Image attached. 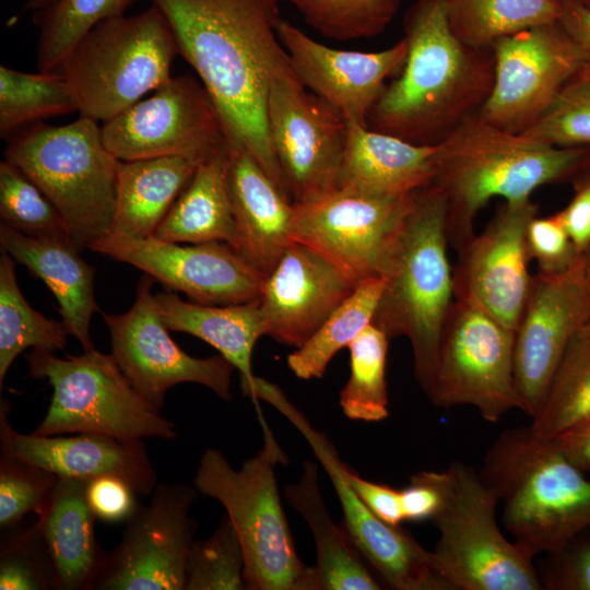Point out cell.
<instances>
[{"label":"cell","mask_w":590,"mask_h":590,"mask_svg":"<svg viewBox=\"0 0 590 590\" xmlns=\"http://www.w3.org/2000/svg\"><path fill=\"white\" fill-rule=\"evenodd\" d=\"M227 167L226 144L197 167L153 236L177 244L224 241L239 252Z\"/></svg>","instance_id":"cell-32"},{"label":"cell","mask_w":590,"mask_h":590,"mask_svg":"<svg viewBox=\"0 0 590 590\" xmlns=\"http://www.w3.org/2000/svg\"><path fill=\"white\" fill-rule=\"evenodd\" d=\"M79 111L72 86L58 71L30 73L0 67V134Z\"/></svg>","instance_id":"cell-37"},{"label":"cell","mask_w":590,"mask_h":590,"mask_svg":"<svg viewBox=\"0 0 590 590\" xmlns=\"http://www.w3.org/2000/svg\"><path fill=\"white\" fill-rule=\"evenodd\" d=\"M57 0H27L25 9L35 13L51 7Z\"/></svg>","instance_id":"cell-54"},{"label":"cell","mask_w":590,"mask_h":590,"mask_svg":"<svg viewBox=\"0 0 590 590\" xmlns=\"http://www.w3.org/2000/svg\"><path fill=\"white\" fill-rule=\"evenodd\" d=\"M15 261L0 257V387L12 363L26 349L55 353L63 351L68 331L62 321L36 311L22 294L15 276Z\"/></svg>","instance_id":"cell-36"},{"label":"cell","mask_w":590,"mask_h":590,"mask_svg":"<svg viewBox=\"0 0 590 590\" xmlns=\"http://www.w3.org/2000/svg\"><path fill=\"white\" fill-rule=\"evenodd\" d=\"M8 401L0 403L1 453L46 470L58 477L92 480L116 476L137 494L150 495L157 476L143 440L81 433L76 436L22 434L9 422Z\"/></svg>","instance_id":"cell-24"},{"label":"cell","mask_w":590,"mask_h":590,"mask_svg":"<svg viewBox=\"0 0 590 590\" xmlns=\"http://www.w3.org/2000/svg\"><path fill=\"white\" fill-rule=\"evenodd\" d=\"M538 571L543 589L590 590V528L546 553Z\"/></svg>","instance_id":"cell-47"},{"label":"cell","mask_w":590,"mask_h":590,"mask_svg":"<svg viewBox=\"0 0 590 590\" xmlns=\"http://www.w3.org/2000/svg\"><path fill=\"white\" fill-rule=\"evenodd\" d=\"M0 215L2 223L28 237L72 240L49 198L5 160L0 163Z\"/></svg>","instance_id":"cell-41"},{"label":"cell","mask_w":590,"mask_h":590,"mask_svg":"<svg viewBox=\"0 0 590 590\" xmlns=\"http://www.w3.org/2000/svg\"><path fill=\"white\" fill-rule=\"evenodd\" d=\"M266 402L309 444L338 495L343 527L386 585L396 590H450L434 568L432 552L400 526H391L374 515L355 494L344 474L346 464L328 436L317 430L278 386L267 393Z\"/></svg>","instance_id":"cell-19"},{"label":"cell","mask_w":590,"mask_h":590,"mask_svg":"<svg viewBox=\"0 0 590 590\" xmlns=\"http://www.w3.org/2000/svg\"><path fill=\"white\" fill-rule=\"evenodd\" d=\"M404 38L405 62L367 125L415 144L436 145L485 103L494 83V52L457 38L446 0H417L406 14Z\"/></svg>","instance_id":"cell-2"},{"label":"cell","mask_w":590,"mask_h":590,"mask_svg":"<svg viewBox=\"0 0 590 590\" xmlns=\"http://www.w3.org/2000/svg\"><path fill=\"white\" fill-rule=\"evenodd\" d=\"M7 141L4 160L49 198L80 250L109 233L119 160L106 148L97 121L80 116L63 126L38 122Z\"/></svg>","instance_id":"cell-7"},{"label":"cell","mask_w":590,"mask_h":590,"mask_svg":"<svg viewBox=\"0 0 590 590\" xmlns=\"http://www.w3.org/2000/svg\"><path fill=\"white\" fill-rule=\"evenodd\" d=\"M87 248L129 263L199 304L236 305L258 300L267 276L224 241L181 246L154 236L134 238L106 234Z\"/></svg>","instance_id":"cell-18"},{"label":"cell","mask_w":590,"mask_h":590,"mask_svg":"<svg viewBox=\"0 0 590 590\" xmlns=\"http://www.w3.org/2000/svg\"><path fill=\"white\" fill-rule=\"evenodd\" d=\"M227 180L239 252L267 275L294 241L295 205L247 151L229 145Z\"/></svg>","instance_id":"cell-25"},{"label":"cell","mask_w":590,"mask_h":590,"mask_svg":"<svg viewBox=\"0 0 590 590\" xmlns=\"http://www.w3.org/2000/svg\"><path fill=\"white\" fill-rule=\"evenodd\" d=\"M344 474L352 489L374 515L396 527L404 521L401 489L366 480L347 465Z\"/></svg>","instance_id":"cell-51"},{"label":"cell","mask_w":590,"mask_h":590,"mask_svg":"<svg viewBox=\"0 0 590 590\" xmlns=\"http://www.w3.org/2000/svg\"><path fill=\"white\" fill-rule=\"evenodd\" d=\"M1 250L42 280L59 304L61 321L84 351L94 347L90 327L99 311L94 296L95 269L72 240L33 238L0 224Z\"/></svg>","instance_id":"cell-28"},{"label":"cell","mask_w":590,"mask_h":590,"mask_svg":"<svg viewBox=\"0 0 590 590\" xmlns=\"http://www.w3.org/2000/svg\"><path fill=\"white\" fill-rule=\"evenodd\" d=\"M446 216V199L435 186L414 192L388 258L371 320L390 339L410 340L415 377L427 397L441 329L455 300Z\"/></svg>","instance_id":"cell-4"},{"label":"cell","mask_w":590,"mask_h":590,"mask_svg":"<svg viewBox=\"0 0 590 590\" xmlns=\"http://www.w3.org/2000/svg\"><path fill=\"white\" fill-rule=\"evenodd\" d=\"M355 287L324 256L294 240L264 280L259 305L266 335L302 346Z\"/></svg>","instance_id":"cell-23"},{"label":"cell","mask_w":590,"mask_h":590,"mask_svg":"<svg viewBox=\"0 0 590 590\" xmlns=\"http://www.w3.org/2000/svg\"><path fill=\"white\" fill-rule=\"evenodd\" d=\"M491 47L494 83L480 114L514 133L533 126L566 84L590 67L560 21L505 36Z\"/></svg>","instance_id":"cell-12"},{"label":"cell","mask_w":590,"mask_h":590,"mask_svg":"<svg viewBox=\"0 0 590 590\" xmlns=\"http://www.w3.org/2000/svg\"><path fill=\"white\" fill-rule=\"evenodd\" d=\"M133 488L119 477L105 475L87 481L86 498L96 517L104 522L126 521L139 504Z\"/></svg>","instance_id":"cell-48"},{"label":"cell","mask_w":590,"mask_h":590,"mask_svg":"<svg viewBox=\"0 0 590 590\" xmlns=\"http://www.w3.org/2000/svg\"><path fill=\"white\" fill-rule=\"evenodd\" d=\"M259 421L263 446L256 456L236 469L208 448L192 485L225 508L243 547L247 589L319 590L316 567L298 556L281 503L275 470L287 457L261 414Z\"/></svg>","instance_id":"cell-6"},{"label":"cell","mask_w":590,"mask_h":590,"mask_svg":"<svg viewBox=\"0 0 590 590\" xmlns=\"http://www.w3.org/2000/svg\"><path fill=\"white\" fill-rule=\"evenodd\" d=\"M163 323L169 331L197 337L212 345L238 370L245 396L256 376L252 373L253 347L266 335V322L259 299L236 305H208L185 302L173 293H156Z\"/></svg>","instance_id":"cell-29"},{"label":"cell","mask_w":590,"mask_h":590,"mask_svg":"<svg viewBox=\"0 0 590 590\" xmlns=\"http://www.w3.org/2000/svg\"><path fill=\"white\" fill-rule=\"evenodd\" d=\"M153 281L148 274L140 279L135 300L126 312L102 314L117 364L137 391L158 411L168 390L185 382L204 386L222 400L231 401L235 366L221 354L191 356L173 341L152 294Z\"/></svg>","instance_id":"cell-16"},{"label":"cell","mask_w":590,"mask_h":590,"mask_svg":"<svg viewBox=\"0 0 590 590\" xmlns=\"http://www.w3.org/2000/svg\"><path fill=\"white\" fill-rule=\"evenodd\" d=\"M137 0H57L33 13L39 30L37 68L56 71L75 44L99 22L125 14Z\"/></svg>","instance_id":"cell-39"},{"label":"cell","mask_w":590,"mask_h":590,"mask_svg":"<svg viewBox=\"0 0 590 590\" xmlns=\"http://www.w3.org/2000/svg\"><path fill=\"white\" fill-rule=\"evenodd\" d=\"M590 322V271L581 258L558 274L538 272L515 331V384L522 411L536 412L573 335Z\"/></svg>","instance_id":"cell-20"},{"label":"cell","mask_w":590,"mask_h":590,"mask_svg":"<svg viewBox=\"0 0 590 590\" xmlns=\"http://www.w3.org/2000/svg\"><path fill=\"white\" fill-rule=\"evenodd\" d=\"M177 55L169 24L152 4L96 24L56 71L72 86L80 116L105 122L169 80Z\"/></svg>","instance_id":"cell-8"},{"label":"cell","mask_w":590,"mask_h":590,"mask_svg":"<svg viewBox=\"0 0 590 590\" xmlns=\"http://www.w3.org/2000/svg\"><path fill=\"white\" fill-rule=\"evenodd\" d=\"M382 286L384 278L359 282L315 333L287 356V366L297 378L323 376L334 355L371 323Z\"/></svg>","instance_id":"cell-35"},{"label":"cell","mask_w":590,"mask_h":590,"mask_svg":"<svg viewBox=\"0 0 590 590\" xmlns=\"http://www.w3.org/2000/svg\"><path fill=\"white\" fill-rule=\"evenodd\" d=\"M554 439L576 467L590 472V416Z\"/></svg>","instance_id":"cell-52"},{"label":"cell","mask_w":590,"mask_h":590,"mask_svg":"<svg viewBox=\"0 0 590 590\" xmlns=\"http://www.w3.org/2000/svg\"><path fill=\"white\" fill-rule=\"evenodd\" d=\"M587 268L589 269L590 271V249L585 253V256L582 257Z\"/></svg>","instance_id":"cell-56"},{"label":"cell","mask_w":590,"mask_h":590,"mask_svg":"<svg viewBox=\"0 0 590 590\" xmlns=\"http://www.w3.org/2000/svg\"><path fill=\"white\" fill-rule=\"evenodd\" d=\"M337 189L382 197L412 194L433 180L436 145H420L347 121Z\"/></svg>","instance_id":"cell-27"},{"label":"cell","mask_w":590,"mask_h":590,"mask_svg":"<svg viewBox=\"0 0 590 590\" xmlns=\"http://www.w3.org/2000/svg\"><path fill=\"white\" fill-rule=\"evenodd\" d=\"M526 246L529 260L543 274L566 272L582 258L556 214L530 221Z\"/></svg>","instance_id":"cell-46"},{"label":"cell","mask_w":590,"mask_h":590,"mask_svg":"<svg viewBox=\"0 0 590 590\" xmlns=\"http://www.w3.org/2000/svg\"><path fill=\"white\" fill-rule=\"evenodd\" d=\"M526 135L562 148L590 146V67L560 91Z\"/></svg>","instance_id":"cell-43"},{"label":"cell","mask_w":590,"mask_h":590,"mask_svg":"<svg viewBox=\"0 0 590 590\" xmlns=\"http://www.w3.org/2000/svg\"><path fill=\"white\" fill-rule=\"evenodd\" d=\"M86 485L87 480L58 477L37 516L55 590H94L107 558L95 536Z\"/></svg>","instance_id":"cell-26"},{"label":"cell","mask_w":590,"mask_h":590,"mask_svg":"<svg viewBox=\"0 0 590 590\" xmlns=\"http://www.w3.org/2000/svg\"><path fill=\"white\" fill-rule=\"evenodd\" d=\"M389 340L370 323L347 346L350 377L340 392L339 403L352 421L380 422L389 415L386 381Z\"/></svg>","instance_id":"cell-38"},{"label":"cell","mask_w":590,"mask_h":590,"mask_svg":"<svg viewBox=\"0 0 590 590\" xmlns=\"http://www.w3.org/2000/svg\"><path fill=\"white\" fill-rule=\"evenodd\" d=\"M432 552L437 575L451 590H542L535 555L508 541L496 520L498 498L471 465L455 461Z\"/></svg>","instance_id":"cell-10"},{"label":"cell","mask_w":590,"mask_h":590,"mask_svg":"<svg viewBox=\"0 0 590 590\" xmlns=\"http://www.w3.org/2000/svg\"><path fill=\"white\" fill-rule=\"evenodd\" d=\"M294 7L305 22L339 42L381 34L396 17L400 0H276Z\"/></svg>","instance_id":"cell-40"},{"label":"cell","mask_w":590,"mask_h":590,"mask_svg":"<svg viewBox=\"0 0 590 590\" xmlns=\"http://www.w3.org/2000/svg\"><path fill=\"white\" fill-rule=\"evenodd\" d=\"M26 362L31 378L46 379L52 387L50 404L33 434L87 433L125 441L176 438V425L137 391L111 353L93 349L59 358L33 350Z\"/></svg>","instance_id":"cell-9"},{"label":"cell","mask_w":590,"mask_h":590,"mask_svg":"<svg viewBox=\"0 0 590 590\" xmlns=\"http://www.w3.org/2000/svg\"><path fill=\"white\" fill-rule=\"evenodd\" d=\"M284 493L314 538L319 590L382 589L380 581L362 560V554L345 528L339 527L330 516L315 462L305 460L298 479L287 484Z\"/></svg>","instance_id":"cell-31"},{"label":"cell","mask_w":590,"mask_h":590,"mask_svg":"<svg viewBox=\"0 0 590 590\" xmlns=\"http://www.w3.org/2000/svg\"><path fill=\"white\" fill-rule=\"evenodd\" d=\"M515 331L481 308L455 299L446 316L428 398L438 408L472 405L498 422L522 410L515 384Z\"/></svg>","instance_id":"cell-11"},{"label":"cell","mask_w":590,"mask_h":590,"mask_svg":"<svg viewBox=\"0 0 590 590\" xmlns=\"http://www.w3.org/2000/svg\"><path fill=\"white\" fill-rule=\"evenodd\" d=\"M568 1L575 2L590 11V0H568Z\"/></svg>","instance_id":"cell-55"},{"label":"cell","mask_w":590,"mask_h":590,"mask_svg":"<svg viewBox=\"0 0 590 590\" xmlns=\"http://www.w3.org/2000/svg\"><path fill=\"white\" fill-rule=\"evenodd\" d=\"M0 589H54L49 559L36 522L1 542Z\"/></svg>","instance_id":"cell-45"},{"label":"cell","mask_w":590,"mask_h":590,"mask_svg":"<svg viewBox=\"0 0 590 590\" xmlns=\"http://www.w3.org/2000/svg\"><path fill=\"white\" fill-rule=\"evenodd\" d=\"M447 484V470L413 474L409 485L401 489L404 520H433L445 500Z\"/></svg>","instance_id":"cell-49"},{"label":"cell","mask_w":590,"mask_h":590,"mask_svg":"<svg viewBox=\"0 0 590 590\" xmlns=\"http://www.w3.org/2000/svg\"><path fill=\"white\" fill-rule=\"evenodd\" d=\"M245 589L243 547L225 515L209 538L193 541L187 560L185 590Z\"/></svg>","instance_id":"cell-42"},{"label":"cell","mask_w":590,"mask_h":590,"mask_svg":"<svg viewBox=\"0 0 590 590\" xmlns=\"http://www.w3.org/2000/svg\"><path fill=\"white\" fill-rule=\"evenodd\" d=\"M570 182L574 186L573 199L555 214L583 257L590 249V161Z\"/></svg>","instance_id":"cell-50"},{"label":"cell","mask_w":590,"mask_h":590,"mask_svg":"<svg viewBox=\"0 0 590 590\" xmlns=\"http://www.w3.org/2000/svg\"><path fill=\"white\" fill-rule=\"evenodd\" d=\"M202 162L185 156L119 160L116 210L108 234L134 238L153 236Z\"/></svg>","instance_id":"cell-30"},{"label":"cell","mask_w":590,"mask_h":590,"mask_svg":"<svg viewBox=\"0 0 590 590\" xmlns=\"http://www.w3.org/2000/svg\"><path fill=\"white\" fill-rule=\"evenodd\" d=\"M58 476L0 453V528L14 530L28 512L38 516Z\"/></svg>","instance_id":"cell-44"},{"label":"cell","mask_w":590,"mask_h":590,"mask_svg":"<svg viewBox=\"0 0 590 590\" xmlns=\"http://www.w3.org/2000/svg\"><path fill=\"white\" fill-rule=\"evenodd\" d=\"M271 141L294 204L337 190L347 121L307 90L293 69L276 75L268 97Z\"/></svg>","instance_id":"cell-15"},{"label":"cell","mask_w":590,"mask_h":590,"mask_svg":"<svg viewBox=\"0 0 590 590\" xmlns=\"http://www.w3.org/2000/svg\"><path fill=\"white\" fill-rule=\"evenodd\" d=\"M129 109L103 122L102 138L120 161L185 156L205 161L227 144L220 114L197 78L172 76Z\"/></svg>","instance_id":"cell-13"},{"label":"cell","mask_w":590,"mask_h":590,"mask_svg":"<svg viewBox=\"0 0 590 590\" xmlns=\"http://www.w3.org/2000/svg\"><path fill=\"white\" fill-rule=\"evenodd\" d=\"M589 161L590 146H556L502 129L480 110L468 116L433 155L430 185L446 199L449 244L458 251L475 235V216L491 199H530L541 186L571 181Z\"/></svg>","instance_id":"cell-3"},{"label":"cell","mask_w":590,"mask_h":590,"mask_svg":"<svg viewBox=\"0 0 590 590\" xmlns=\"http://www.w3.org/2000/svg\"><path fill=\"white\" fill-rule=\"evenodd\" d=\"M560 2L563 7L560 23L582 49L590 63V11L568 0Z\"/></svg>","instance_id":"cell-53"},{"label":"cell","mask_w":590,"mask_h":590,"mask_svg":"<svg viewBox=\"0 0 590 590\" xmlns=\"http://www.w3.org/2000/svg\"><path fill=\"white\" fill-rule=\"evenodd\" d=\"M194 486L162 483L138 504L120 543L108 552L94 590H185L198 522L190 517Z\"/></svg>","instance_id":"cell-14"},{"label":"cell","mask_w":590,"mask_h":590,"mask_svg":"<svg viewBox=\"0 0 590 590\" xmlns=\"http://www.w3.org/2000/svg\"><path fill=\"white\" fill-rule=\"evenodd\" d=\"M413 197L337 189L315 201L294 204L293 239L324 256L356 285L382 278Z\"/></svg>","instance_id":"cell-17"},{"label":"cell","mask_w":590,"mask_h":590,"mask_svg":"<svg viewBox=\"0 0 590 590\" xmlns=\"http://www.w3.org/2000/svg\"><path fill=\"white\" fill-rule=\"evenodd\" d=\"M276 31L300 83L346 121L365 127L386 81L400 73L408 55L405 38L387 49L366 52L329 47L282 17Z\"/></svg>","instance_id":"cell-22"},{"label":"cell","mask_w":590,"mask_h":590,"mask_svg":"<svg viewBox=\"0 0 590 590\" xmlns=\"http://www.w3.org/2000/svg\"><path fill=\"white\" fill-rule=\"evenodd\" d=\"M536 214L531 198L505 201L484 231L458 250L452 270L455 299L481 308L512 331L531 286L526 234Z\"/></svg>","instance_id":"cell-21"},{"label":"cell","mask_w":590,"mask_h":590,"mask_svg":"<svg viewBox=\"0 0 590 590\" xmlns=\"http://www.w3.org/2000/svg\"><path fill=\"white\" fill-rule=\"evenodd\" d=\"M178 54L220 114L227 144L247 151L292 200L268 127L272 80L292 68L279 35L276 0H151Z\"/></svg>","instance_id":"cell-1"},{"label":"cell","mask_w":590,"mask_h":590,"mask_svg":"<svg viewBox=\"0 0 590 590\" xmlns=\"http://www.w3.org/2000/svg\"><path fill=\"white\" fill-rule=\"evenodd\" d=\"M447 16L459 40L491 47L505 36L560 21V0H446Z\"/></svg>","instance_id":"cell-33"},{"label":"cell","mask_w":590,"mask_h":590,"mask_svg":"<svg viewBox=\"0 0 590 590\" xmlns=\"http://www.w3.org/2000/svg\"><path fill=\"white\" fill-rule=\"evenodd\" d=\"M479 473L503 504L504 527L535 556L590 528V480L554 438L530 426L504 430Z\"/></svg>","instance_id":"cell-5"},{"label":"cell","mask_w":590,"mask_h":590,"mask_svg":"<svg viewBox=\"0 0 590 590\" xmlns=\"http://www.w3.org/2000/svg\"><path fill=\"white\" fill-rule=\"evenodd\" d=\"M590 416V322L565 347L532 416L531 429L555 438Z\"/></svg>","instance_id":"cell-34"}]
</instances>
